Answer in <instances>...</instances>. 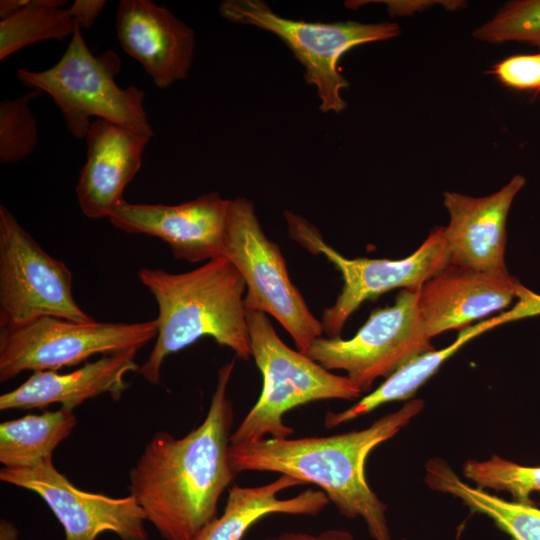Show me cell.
<instances>
[{
  "label": "cell",
  "mask_w": 540,
  "mask_h": 540,
  "mask_svg": "<svg viewBox=\"0 0 540 540\" xmlns=\"http://www.w3.org/2000/svg\"><path fill=\"white\" fill-rule=\"evenodd\" d=\"M234 360L218 370L203 422L176 438L156 432L129 474L128 490L165 540H194L217 517L223 492L236 476L229 462L234 422L227 388Z\"/></svg>",
  "instance_id": "6da1fadb"
},
{
  "label": "cell",
  "mask_w": 540,
  "mask_h": 540,
  "mask_svg": "<svg viewBox=\"0 0 540 540\" xmlns=\"http://www.w3.org/2000/svg\"><path fill=\"white\" fill-rule=\"evenodd\" d=\"M423 409L424 401L413 398L362 430L230 444V466L235 475L276 472L315 484L346 518H362L374 540H391L386 505L370 488L365 464L374 448L397 435Z\"/></svg>",
  "instance_id": "7a4b0ae2"
},
{
  "label": "cell",
  "mask_w": 540,
  "mask_h": 540,
  "mask_svg": "<svg viewBox=\"0 0 540 540\" xmlns=\"http://www.w3.org/2000/svg\"><path fill=\"white\" fill-rule=\"evenodd\" d=\"M141 283L158 305L154 346L139 373L150 384H159L166 358L208 336L237 357H251L244 306L245 281L226 257L213 258L185 273L141 268Z\"/></svg>",
  "instance_id": "3957f363"
},
{
  "label": "cell",
  "mask_w": 540,
  "mask_h": 540,
  "mask_svg": "<svg viewBox=\"0 0 540 540\" xmlns=\"http://www.w3.org/2000/svg\"><path fill=\"white\" fill-rule=\"evenodd\" d=\"M251 356L263 376L256 404L235 431L230 444L288 438L294 429L283 420L291 409L329 399L354 400L363 394L347 376L331 373L306 354L288 347L267 314L246 309Z\"/></svg>",
  "instance_id": "277c9868"
},
{
  "label": "cell",
  "mask_w": 540,
  "mask_h": 540,
  "mask_svg": "<svg viewBox=\"0 0 540 540\" xmlns=\"http://www.w3.org/2000/svg\"><path fill=\"white\" fill-rule=\"evenodd\" d=\"M121 60L113 51L94 56L77 24L70 43L51 68L43 71L17 70L25 86L46 92L60 109L68 131L85 138L91 118L104 119L141 135L154 131L144 109L145 92L135 85L123 89L115 81Z\"/></svg>",
  "instance_id": "5b68a950"
},
{
  "label": "cell",
  "mask_w": 540,
  "mask_h": 540,
  "mask_svg": "<svg viewBox=\"0 0 540 540\" xmlns=\"http://www.w3.org/2000/svg\"><path fill=\"white\" fill-rule=\"evenodd\" d=\"M220 15L232 22L250 25L279 37L304 67V78L314 86L319 109L340 113L347 103L342 91L349 82L339 70V60L352 48L398 37L395 22L361 23L358 21L307 22L282 17L262 0H226L219 6Z\"/></svg>",
  "instance_id": "8992f818"
},
{
  "label": "cell",
  "mask_w": 540,
  "mask_h": 540,
  "mask_svg": "<svg viewBox=\"0 0 540 540\" xmlns=\"http://www.w3.org/2000/svg\"><path fill=\"white\" fill-rule=\"evenodd\" d=\"M222 256L235 265L245 281V308L278 320L298 351L305 354L324 333L321 320L311 313L290 280L278 244L267 238L254 204L247 198L231 200Z\"/></svg>",
  "instance_id": "52a82bcc"
},
{
  "label": "cell",
  "mask_w": 540,
  "mask_h": 540,
  "mask_svg": "<svg viewBox=\"0 0 540 540\" xmlns=\"http://www.w3.org/2000/svg\"><path fill=\"white\" fill-rule=\"evenodd\" d=\"M156 335V319L79 323L44 315L0 327V382L24 371H57L96 354L138 350Z\"/></svg>",
  "instance_id": "ba28073f"
},
{
  "label": "cell",
  "mask_w": 540,
  "mask_h": 540,
  "mask_svg": "<svg viewBox=\"0 0 540 540\" xmlns=\"http://www.w3.org/2000/svg\"><path fill=\"white\" fill-rule=\"evenodd\" d=\"M289 235L313 254L324 255L341 273L343 286L335 303L325 308L321 323L327 338H339L360 305L396 289H417L450 263L444 227L432 229L410 256L392 259H349L328 245L318 229L300 215L285 211Z\"/></svg>",
  "instance_id": "9c48e42d"
},
{
  "label": "cell",
  "mask_w": 540,
  "mask_h": 540,
  "mask_svg": "<svg viewBox=\"0 0 540 540\" xmlns=\"http://www.w3.org/2000/svg\"><path fill=\"white\" fill-rule=\"evenodd\" d=\"M420 288L402 289L393 305L372 311L352 338L318 337L305 354L329 371L344 370L369 393L375 380L435 349L419 311Z\"/></svg>",
  "instance_id": "30bf717a"
},
{
  "label": "cell",
  "mask_w": 540,
  "mask_h": 540,
  "mask_svg": "<svg viewBox=\"0 0 540 540\" xmlns=\"http://www.w3.org/2000/svg\"><path fill=\"white\" fill-rule=\"evenodd\" d=\"M53 316L89 323L72 295V273L0 205V327Z\"/></svg>",
  "instance_id": "8fae6325"
},
{
  "label": "cell",
  "mask_w": 540,
  "mask_h": 540,
  "mask_svg": "<svg viewBox=\"0 0 540 540\" xmlns=\"http://www.w3.org/2000/svg\"><path fill=\"white\" fill-rule=\"evenodd\" d=\"M0 480L41 497L62 525L65 540H96L104 532L121 540L148 539L146 516L132 495L83 491L56 469L53 458L34 467H3Z\"/></svg>",
  "instance_id": "7c38bea8"
},
{
  "label": "cell",
  "mask_w": 540,
  "mask_h": 540,
  "mask_svg": "<svg viewBox=\"0 0 540 540\" xmlns=\"http://www.w3.org/2000/svg\"><path fill=\"white\" fill-rule=\"evenodd\" d=\"M231 200L217 192L177 204H133L121 201L108 217L130 234L161 239L176 259L191 263L222 256Z\"/></svg>",
  "instance_id": "4fadbf2b"
},
{
  "label": "cell",
  "mask_w": 540,
  "mask_h": 540,
  "mask_svg": "<svg viewBox=\"0 0 540 540\" xmlns=\"http://www.w3.org/2000/svg\"><path fill=\"white\" fill-rule=\"evenodd\" d=\"M526 178L515 174L498 191L473 197L454 191L443 193L449 213L444 239L450 264L479 271L508 272L505 264L506 223L516 195Z\"/></svg>",
  "instance_id": "5bb4252c"
},
{
  "label": "cell",
  "mask_w": 540,
  "mask_h": 540,
  "mask_svg": "<svg viewBox=\"0 0 540 540\" xmlns=\"http://www.w3.org/2000/svg\"><path fill=\"white\" fill-rule=\"evenodd\" d=\"M528 293L508 272L479 271L449 263L421 286L418 305L432 339L447 330L464 329Z\"/></svg>",
  "instance_id": "9a60e30c"
},
{
  "label": "cell",
  "mask_w": 540,
  "mask_h": 540,
  "mask_svg": "<svg viewBox=\"0 0 540 540\" xmlns=\"http://www.w3.org/2000/svg\"><path fill=\"white\" fill-rule=\"evenodd\" d=\"M116 31L122 49L160 89L185 79L195 53L194 30L150 0H121Z\"/></svg>",
  "instance_id": "2e32d148"
},
{
  "label": "cell",
  "mask_w": 540,
  "mask_h": 540,
  "mask_svg": "<svg viewBox=\"0 0 540 540\" xmlns=\"http://www.w3.org/2000/svg\"><path fill=\"white\" fill-rule=\"evenodd\" d=\"M85 138L87 158L76 185L78 204L89 218H108L141 168L150 137L96 119Z\"/></svg>",
  "instance_id": "e0dca14e"
},
{
  "label": "cell",
  "mask_w": 540,
  "mask_h": 540,
  "mask_svg": "<svg viewBox=\"0 0 540 540\" xmlns=\"http://www.w3.org/2000/svg\"><path fill=\"white\" fill-rule=\"evenodd\" d=\"M137 349H129L87 362L69 372L35 371L17 388L0 396V410L45 408L51 404L74 410L84 401L102 394L119 400L129 387L125 379L139 371Z\"/></svg>",
  "instance_id": "ac0fdd59"
},
{
  "label": "cell",
  "mask_w": 540,
  "mask_h": 540,
  "mask_svg": "<svg viewBox=\"0 0 540 540\" xmlns=\"http://www.w3.org/2000/svg\"><path fill=\"white\" fill-rule=\"evenodd\" d=\"M304 485L287 475L254 487L234 485L228 490L224 511L208 523L194 540H242L251 526L271 514H319L330 502L321 490L307 489L296 496L280 498L291 487Z\"/></svg>",
  "instance_id": "d6986e66"
},
{
  "label": "cell",
  "mask_w": 540,
  "mask_h": 540,
  "mask_svg": "<svg viewBox=\"0 0 540 540\" xmlns=\"http://www.w3.org/2000/svg\"><path fill=\"white\" fill-rule=\"evenodd\" d=\"M424 481L430 489L449 494L490 518L511 540H540V509L536 506L507 501L471 486L438 457L426 462Z\"/></svg>",
  "instance_id": "ffe728a7"
},
{
  "label": "cell",
  "mask_w": 540,
  "mask_h": 540,
  "mask_svg": "<svg viewBox=\"0 0 540 540\" xmlns=\"http://www.w3.org/2000/svg\"><path fill=\"white\" fill-rule=\"evenodd\" d=\"M498 324V320L487 321L476 326L462 329L452 344L440 349L426 352L409 361L377 387L362 397L356 404L341 412H327L324 425L334 428L370 413L379 406L413 399L418 389L423 386L441 367V365L455 354L469 340Z\"/></svg>",
  "instance_id": "44dd1931"
},
{
  "label": "cell",
  "mask_w": 540,
  "mask_h": 540,
  "mask_svg": "<svg viewBox=\"0 0 540 540\" xmlns=\"http://www.w3.org/2000/svg\"><path fill=\"white\" fill-rule=\"evenodd\" d=\"M77 424L72 409L61 407L28 414L0 424V462L6 468H28L53 458L57 446Z\"/></svg>",
  "instance_id": "7402d4cb"
},
{
  "label": "cell",
  "mask_w": 540,
  "mask_h": 540,
  "mask_svg": "<svg viewBox=\"0 0 540 540\" xmlns=\"http://www.w3.org/2000/svg\"><path fill=\"white\" fill-rule=\"evenodd\" d=\"M66 1L30 0L27 6L0 21V60L43 40L72 37L77 23Z\"/></svg>",
  "instance_id": "603a6c76"
},
{
  "label": "cell",
  "mask_w": 540,
  "mask_h": 540,
  "mask_svg": "<svg viewBox=\"0 0 540 540\" xmlns=\"http://www.w3.org/2000/svg\"><path fill=\"white\" fill-rule=\"evenodd\" d=\"M462 474L475 487L507 492L520 504L534 505L531 494L540 491V466H523L499 455L466 460Z\"/></svg>",
  "instance_id": "cb8c5ba5"
},
{
  "label": "cell",
  "mask_w": 540,
  "mask_h": 540,
  "mask_svg": "<svg viewBox=\"0 0 540 540\" xmlns=\"http://www.w3.org/2000/svg\"><path fill=\"white\" fill-rule=\"evenodd\" d=\"M472 37L483 43H520L540 49V0H510L489 20L476 27Z\"/></svg>",
  "instance_id": "d4e9b609"
},
{
  "label": "cell",
  "mask_w": 540,
  "mask_h": 540,
  "mask_svg": "<svg viewBox=\"0 0 540 540\" xmlns=\"http://www.w3.org/2000/svg\"><path fill=\"white\" fill-rule=\"evenodd\" d=\"M33 89L23 96L0 103V162L16 164L35 150L39 133L30 102L41 95Z\"/></svg>",
  "instance_id": "484cf974"
},
{
  "label": "cell",
  "mask_w": 540,
  "mask_h": 540,
  "mask_svg": "<svg viewBox=\"0 0 540 540\" xmlns=\"http://www.w3.org/2000/svg\"><path fill=\"white\" fill-rule=\"evenodd\" d=\"M486 73L510 89L540 93V50L504 58Z\"/></svg>",
  "instance_id": "4316f807"
},
{
  "label": "cell",
  "mask_w": 540,
  "mask_h": 540,
  "mask_svg": "<svg viewBox=\"0 0 540 540\" xmlns=\"http://www.w3.org/2000/svg\"><path fill=\"white\" fill-rule=\"evenodd\" d=\"M104 0H75L68 8L74 21L82 29H90L102 12Z\"/></svg>",
  "instance_id": "83f0119b"
},
{
  "label": "cell",
  "mask_w": 540,
  "mask_h": 540,
  "mask_svg": "<svg viewBox=\"0 0 540 540\" xmlns=\"http://www.w3.org/2000/svg\"><path fill=\"white\" fill-rule=\"evenodd\" d=\"M267 540H356L353 535L341 529H327L319 533L285 532Z\"/></svg>",
  "instance_id": "f1b7e54d"
},
{
  "label": "cell",
  "mask_w": 540,
  "mask_h": 540,
  "mask_svg": "<svg viewBox=\"0 0 540 540\" xmlns=\"http://www.w3.org/2000/svg\"><path fill=\"white\" fill-rule=\"evenodd\" d=\"M385 3L390 15H410L417 11H422L435 4L445 3L446 1H381Z\"/></svg>",
  "instance_id": "f546056e"
},
{
  "label": "cell",
  "mask_w": 540,
  "mask_h": 540,
  "mask_svg": "<svg viewBox=\"0 0 540 540\" xmlns=\"http://www.w3.org/2000/svg\"><path fill=\"white\" fill-rule=\"evenodd\" d=\"M30 0H1L0 17L1 20L8 18L23 9Z\"/></svg>",
  "instance_id": "4dcf8cb0"
},
{
  "label": "cell",
  "mask_w": 540,
  "mask_h": 540,
  "mask_svg": "<svg viewBox=\"0 0 540 540\" xmlns=\"http://www.w3.org/2000/svg\"><path fill=\"white\" fill-rule=\"evenodd\" d=\"M18 529L9 520L0 521V540H18Z\"/></svg>",
  "instance_id": "1f68e13d"
}]
</instances>
